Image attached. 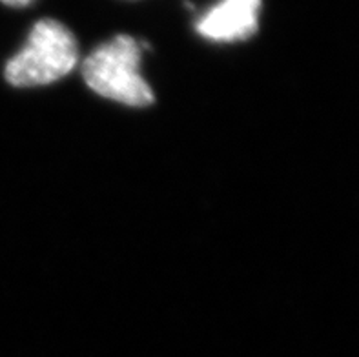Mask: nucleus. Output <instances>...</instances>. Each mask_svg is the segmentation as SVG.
<instances>
[{
  "label": "nucleus",
  "instance_id": "nucleus-2",
  "mask_svg": "<svg viewBox=\"0 0 359 357\" xmlns=\"http://www.w3.org/2000/svg\"><path fill=\"white\" fill-rule=\"evenodd\" d=\"M79 60L77 41L64 24L42 18L22 50L6 66V79L17 88H35L66 77Z\"/></svg>",
  "mask_w": 359,
  "mask_h": 357
},
{
  "label": "nucleus",
  "instance_id": "nucleus-3",
  "mask_svg": "<svg viewBox=\"0 0 359 357\" xmlns=\"http://www.w3.org/2000/svg\"><path fill=\"white\" fill-rule=\"evenodd\" d=\"M259 11L261 0H221L199 18L196 29L214 42L245 41L257 32Z\"/></svg>",
  "mask_w": 359,
  "mask_h": 357
},
{
  "label": "nucleus",
  "instance_id": "nucleus-4",
  "mask_svg": "<svg viewBox=\"0 0 359 357\" xmlns=\"http://www.w3.org/2000/svg\"><path fill=\"white\" fill-rule=\"evenodd\" d=\"M0 2H4L8 6H26L29 4L32 0H0Z\"/></svg>",
  "mask_w": 359,
  "mask_h": 357
},
{
  "label": "nucleus",
  "instance_id": "nucleus-1",
  "mask_svg": "<svg viewBox=\"0 0 359 357\" xmlns=\"http://www.w3.org/2000/svg\"><path fill=\"white\" fill-rule=\"evenodd\" d=\"M82 77L91 90L109 100L142 108L154 91L141 75V46L133 36L117 35L84 60Z\"/></svg>",
  "mask_w": 359,
  "mask_h": 357
}]
</instances>
